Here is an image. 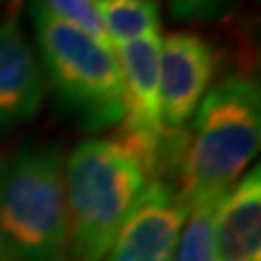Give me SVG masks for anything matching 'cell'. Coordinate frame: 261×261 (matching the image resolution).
<instances>
[{"label": "cell", "mask_w": 261, "mask_h": 261, "mask_svg": "<svg viewBox=\"0 0 261 261\" xmlns=\"http://www.w3.org/2000/svg\"><path fill=\"white\" fill-rule=\"evenodd\" d=\"M261 142L259 81L231 74L202 96L185 128L181 163L174 181L185 209L220 200L257 157Z\"/></svg>", "instance_id": "obj_1"}, {"label": "cell", "mask_w": 261, "mask_h": 261, "mask_svg": "<svg viewBox=\"0 0 261 261\" xmlns=\"http://www.w3.org/2000/svg\"><path fill=\"white\" fill-rule=\"evenodd\" d=\"M63 154L22 146L0 157V246L7 261H65L68 207Z\"/></svg>", "instance_id": "obj_2"}, {"label": "cell", "mask_w": 261, "mask_h": 261, "mask_svg": "<svg viewBox=\"0 0 261 261\" xmlns=\"http://www.w3.org/2000/svg\"><path fill=\"white\" fill-rule=\"evenodd\" d=\"M63 172L68 257L102 261L148 181L135 159L111 137L81 142L68 154Z\"/></svg>", "instance_id": "obj_3"}, {"label": "cell", "mask_w": 261, "mask_h": 261, "mask_svg": "<svg viewBox=\"0 0 261 261\" xmlns=\"http://www.w3.org/2000/svg\"><path fill=\"white\" fill-rule=\"evenodd\" d=\"M31 18L39 61L63 107L94 130L120 124L124 89L113 50L37 7H31Z\"/></svg>", "instance_id": "obj_4"}, {"label": "cell", "mask_w": 261, "mask_h": 261, "mask_svg": "<svg viewBox=\"0 0 261 261\" xmlns=\"http://www.w3.org/2000/svg\"><path fill=\"white\" fill-rule=\"evenodd\" d=\"M218 57L196 33H170L159 50V109L168 130H185L216 74Z\"/></svg>", "instance_id": "obj_5"}, {"label": "cell", "mask_w": 261, "mask_h": 261, "mask_svg": "<svg viewBox=\"0 0 261 261\" xmlns=\"http://www.w3.org/2000/svg\"><path fill=\"white\" fill-rule=\"evenodd\" d=\"M185 216L174 185L148 183L102 261H176Z\"/></svg>", "instance_id": "obj_6"}, {"label": "cell", "mask_w": 261, "mask_h": 261, "mask_svg": "<svg viewBox=\"0 0 261 261\" xmlns=\"http://www.w3.org/2000/svg\"><path fill=\"white\" fill-rule=\"evenodd\" d=\"M42 102V63L18 15L11 11L0 22V130L33 120Z\"/></svg>", "instance_id": "obj_7"}, {"label": "cell", "mask_w": 261, "mask_h": 261, "mask_svg": "<svg viewBox=\"0 0 261 261\" xmlns=\"http://www.w3.org/2000/svg\"><path fill=\"white\" fill-rule=\"evenodd\" d=\"M118 50V65L124 89V116L120 133L159 137L166 133L159 109V50L161 35H148L135 42L122 44Z\"/></svg>", "instance_id": "obj_8"}, {"label": "cell", "mask_w": 261, "mask_h": 261, "mask_svg": "<svg viewBox=\"0 0 261 261\" xmlns=\"http://www.w3.org/2000/svg\"><path fill=\"white\" fill-rule=\"evenodd\" d=\"M218 261H261V170L244 174L216 207Z\"/></svg>", "instance_id": "obj_9"}, {"label": "cell", "mask_w": 261, "mask_h": 261, "mask_svg": "<svg viewBox=\"0 0 261 261\" xmlns=\"http://www.w3.org/2000/svg\"><path fill=\"white\" fill-rule=\"evenodd\" d=\"M96 5L113 48L159 35L161 31L159 7L154 0H96Z\"/></svg>", "instance_id": "obj_10"}, {"label": "cell", "mask_w": 261, "mask_h": 261, "mask_svg": "<svg viewBox=\"0 0 261 261\" xmlns=\"http://www.w3.org/2000/svg\"><path fill=\"white\" fill-rule=\"evenodd\" d=\"M220 200H202L187 207L176 244V261H218L214 244V216Z\"/></svg>", "instance_id": "obj_11"}, {"label": "cell", "mask_w": 261, "mask_h": 261, "mask_svg": "<svg viewBox=\"0 0 261 261\" xmlns=\"http://www.w3.org/2000/svg\"><path fill=\"white\" fill-rule=\"evenodd\" d=\"M31 7H37L48 15H53V18L83 31L85 35L96 39L98 44L113 50L107 29H105L102 18L98 13L96 0H31Z\"/></svg>", "instance_id": "obj_12"}, {"label": "cell", "mask_w": 261, "mask_h": 261, "mask_svg": "<svg viewBox=\"0 0 261 261\" xmlns=\"http://www.w3.org/2000/svg\"><path fill=\"white\" fill-rule=\"evenodd\" d=\"M231 0H168L170 13L176 20H211L226 9Z\"/></svg>", "instance_id": "obj_13"}, {"label": "cell", "mask_w": 261, "mask_h": 261, "mask_svg": "<svg viewBox=\"0 0 261 261\" xmlns=\"http://www.w3.org/2000/svg\"><path fill=\"white\" fill-rule=\"evenodd\" d=\"M22 3V0H11V11H15V9H18V5Z\"/></svg>", "instance_id": "obj_14"}, {"label": "cell", "mask_w": 261, "mask_h": 261, "mask_svg": "<svg viewBox=\"0 0 261 261\" xmlns=\"http://www.w3.org/2000/svg\"><path fill=\"white\" fill-rule=\"evenodd\" d=\"M0 261H7V257H5V250H3V246H0Z\"/></svg>", "instance_id": "obj_15"}, {"label": "cell", "mask_w": 261, "mask_h": 261, "mask_svg": "<svg viewBox=\"0 0 261 261\" xmlns=\"http://www.w3.org/2000/svg\"><path fill=\"white\" fill-rule=\"evenodd\" d=\"M0 3H3V0H0Z\"/></svg>", "instance_id": "obj_16"}]
</instances>
